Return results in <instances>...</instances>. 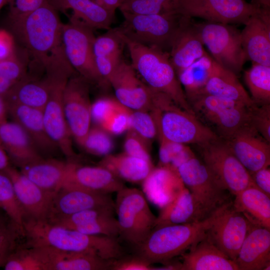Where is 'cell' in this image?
Returning a JSON list of instances; mask_svg holds the SVG:
<instances>
[{
	"label": "cell",
	"instance_id": "1",
	"mask_svg": "<svg viewBox=\"0 0 270 270\" xmlns=\"http://www.w3.org/2000/svg\"><path fill=\"white\" fill-rule=\"evenodd\" d=\"M11 32L44 68L46 76H70L74 70L65 54L63 24L58 11L48 2L34 11L8 21Z\"/></svg>",
	"mask_w": 270,
	"mask_h": 270
},
{
	"label": "cell",
	"instance_id": "2",
	"mask_svg": "<svg viewBox=\"0 0 270 270\" xmlns=\"http://www.w3.org/2000/svg\"><path fill=\"white\" fill-rule=\"evenodd\" d=\"M24 232L27 247L89 252L109 260H117L125 255L118 238L84 234L46 220H26Z\"/></svg>",
	"mask_w": 270,
	"mask_h": 270
},
{
	"label": "cell",
	"instance_id": "3",
	"mask_svg": "<svg viewBox=\"0 0 270 270\" xmlns=\"http://www.w3.org/2000/svg\"><path fill=\"white\" fill-rule=\"evenodd\" d=\"M120 34L129 52L131 64L143 82L150 88L169 96L184 110L194 114L170 62L168 52L132 42Z\"/></svg>",
	"mask_w": 270,
	"mask_h": 270
},
{
	"label": "cell",
	"instance_id": "4",
	"mask_svg": "<svg viewBox=\"0 0 270 270\" xmlns=\"http://www.w3.org/2000/svg\"><path fill=\"white\" fill-rule=\"evenodd\" d=\"M224 206L200 221L154 228L146 240L135 247L136 254L151 264H164L170 262L188 250L205 236Z\"/></svg>",
	"mask_w": 270,
	"mask_h": 270
},
{
	"label": "cell",
	"instance_id": "5",
	"mask_svg": "<svg viewBox=\"0 0 270 270\" xmlns=\"http://www.w3.org/2000/svg\"><path fill=\"white\" fill-rule=\"evenodd\" d=\"M151 89L150 111L156 124L158 138L198 146L219 138L194 114L178 106L166 94Z\"/></svg>",
	"mask_w": 270,
	"mask_h": 270
},
{
	"label": "cell",
	"instance_id": "6",
	"mask_svg": "<svg viewBox=\"0 0 270 270\" xmlns=\"http://www.w3.org/2000/svg\"><path fill=\"white\" fill-rule=\"evenodd\" d=\"M188 100L198 118L224 140L250 123L251 107L242 103L206 94Z\"/></svg>",
	"mask_w": 270,
	"mask_h": 270
},
{
	"label": "cell",
	"instance_id": "7",
	"mask_svg": "<svg viewBox=\"0 0 270 270\" xmlns=\"http://www.w3.org/2000/svg\"><path fill=\"white\" fill-rule=\"evenodd\" d=\"M116 193L115 212L120 237L136 247L152 230L156 216L150 210L142 191L124 186Z\"/></svg>",
	"mask_w": 270,
	"mask_h": 270
},
{
	"label": "cell",
	"instance_id": "8",
	"mask_svg": "<svg viewBox=\"0 0 270 270\" xmlns=\"http://www.w3.org/2000/svg\"><path fill=\"white\" fill-rule=\"evenodd\" d=\"M122 14L124 21L116 28L122 36L132 42L167 52L183 18L176 14Z\"/></svg>",
	"mask_w": 270,
	"mask_h": 270
},
{
	"label": "cell",
	"instance_id": "9",
	"mask_svg": "<svg viewBox=\"0 0 270 270\" xmlns=\"http://www.w3.org/2000/svg\"><path fill=\"white\" fill-rule=\"evenodd\" d=\"M184 186L191 192L203 218L232 200L204 162L194 155L177 168Z\"/></svg>",
	"mask_w": 270,
	"mask_h": 270
},
{
	"label": "cell",
	"instance_id": "10",
	"mask_svg": "<svg viewBox=\"0 0 270 270\" xmlns=\"http://www.w3.org/2000/svg\"><path fill=\"white\" fill-rule=\"evenodd\" d=\"M198 146L204 163L230 194L235 196L248 187L256 186L225 140L218 138Z\"/></svg>",
	"mask_w": 270,
	"mask_h": 270
},
{
	"label": "cell",
	"instance_id": "11",
	"mask_svg": "<svg viewBox=\"0 0 270 270\" xmlns=\"http://www.w3.org/2000/svg\"><path fill=\"white\" fill-rule=\"evenodd\" d=\"M95 38L93 30L76 18L71 16L69 22L63 24L62 40L70 64L90 84L104 88L108 85L100 76L94 62L93 44Z\"/></svg>",
	"mask_w": 270,
	"mask_h": 270
},
{
	"label": "cell",
	"instance_id": "12",
	"mask_svg": "<svg viewBox=\"0 0 270 270\" xmlns=\"http://www.w3.org/2000/svg\"><path fill=\"white\" fill-rule=\"evenodd\" d=\"M200 39L220 66L238 76L246 60L240 32L230 24L208 22L196 24Z\"/></svg>",
	"mask_w": 270,
	"mask_h": 270
},
{
	"label": "cell",
	"instance_id": "13",
	"mask_svg": "<svg viewBox=\"0 0 270 270\" xmlns=\"http://www.w3.org/2000/svg\"><path fill=\"white\" fill-rule=\"evenodd\" d=\"M260 10L246 0H177L176 13L208 22L244 24Z\"/></svg>",
	"mask_w": 270,
	"mask_h": 270
},
{
	"label": "cell",
	"instance_id": "14",
	"mask_svg": "<svg viewBox=\"0 0 270 270\" xmlns=\"http://www.w3.org/2000/svg\"><path fill=\"white\" fill-rule=\"evenodd\" d=\"M90 82L78 75L72 76L64 86L62 104L66 121L76 142L82 146L91 126Z\"/></svg>",
	"mask_w": 270,
	"mask_h": 270
},
{
	"label": "cell",
	"instance_id": "15",
	"mask_svg": "<svg viewBox=\"0 0 270 270\" xmlns=\"http://www.w3.org/2000/svg\"><path fill=\"white\" fill-rule=\"evenodd\" d=\"M252 224L232 206V201L222 209L206 236L218 248L235 261L240 246Z\"/></svg>",
	"mask_w": 270,
	"mask_h": 270
},
{
	"label": "cell",
	"instance_id": "16",
	"mask_svg": "<svg viewBox=\"0 0 270 270\" xmlns=\"http://www.w3.org/2000/svg\"><path fill=\"white\" fill-rule=\"evenodd\" d=\"M52 86L48 100L42 110L44 128L50 138L69 159L76 154L74 150L62 104L63 92L68 79L50 78Z\"/></svg>",
	"mask_w": 270,
	"mask_h": 270
},
{
	"label": "cell",
	"instance_id": "17",
	"mask_svg": "<svg viewBox=\"0 0 270 270\" xmlns=\"http://www.w3.org/2000/svg\"><path fill=\"white\" fill-rule=\"evenodd\" d=\"M90 209L115 212L114 201L110 194L96 192L64 183L54 196L46 220Z\"/></svg>",
	"mask_w": 270,
	"mask_h": 270
},
{
	"label": "cell",
	"instance_id": "18",
	"mask_svg": "<svg viewBox=\"0 0 270 270\" xmlns=\"http://www.w3.org/2000/svg\"><path fill=\"white\" fill-rule=\"evenodd\" d=\"M116 99L130 110L150 111L152 106V89L139 76L132 66L123 60L108 80Z\"/></svg>",
	"mask_w": 270,
	"mask_h": 270
},
{
	"label": "cell",
	"instance_id": "19",
	"mask_svg": "<svg viewBox=\"0 0 270 270\" xmlns=\"http://www.w3.org/2000/svg\"><path fill=\"white\" fill-rule=\"evenodd\" d=\"M226 141L250 174L270 166V142L264 139L250 123L242 127Z\"/></svg>",
	"mask_w": 270,
	"mask_h": 270
},
{
	"label": "cell",
	"instance_id": "20",
	"mask_svg": "<svg viewBox=\"0 0 270 270\" xmlns=\"http://www.w3.org/2000/svg\"><path fill=\"white\" fill-rule=\"evenodd\" d=\"M4 171L10 178L26 220H46L54 195L42 189L20 170L10 166Z\"/></svg>",
	"mask_w": 270,
	"mask_h": 270
},
{
	"label": "cell",
	"instance_id": "21",
	"mask_svg": "<svg viewBox=\"0 0 270 270\" xmlns=\"http://www.w3.org/2000/svg\"><path fill=\"white\" fill-rule=\"evenodd\" d=\"M43 270H108L114 260L89 252H70L45 247H30Z\"/></svg>",
	"mask_w": 270,
	"mask_h": 270
},
{
	"label": "cell",
	"instance_id": "22",
	"mask_svg": "<svg viewBox=\"0 0 270 270\" xmlns=\"http://www.w3.org/2000/svg\"><path fill=\"white\" fill-rule=\"evenodd\" d=\"M240 32L246 60L270 66V10L252 16Z\"/></svg>",
	"mask_w": 270,
	"mask_h": 270
},
{
	"label": "cell",
	"instance_id": "23",
	"mask_svg": "<svg viewBox=\"0 0 270 270\" xmlns=\"http://www.w3.org/2000/svg\"><path fill=\"white\" fill-rule=\"evenodd\" d=\"M204 46L196 24L191 18L183 16L168 52L176 74L206 52Z\"/></svg>",
	"mask_w": 270,
	"mask_h": 270
},
{
	"label": "cell",
	"instance_id": "24",
	"mask_svg": "<svg viewBox=\"0 0 270 270\" xmlns=\"http://www.w3.org/2000/svg\"><path fill=\"white\" fill-rule=\"evenodd\" d=\"M234 262L239 270H270V230L252 225Z\"/></svg>",
	"mask_w": 270,
	"mask_h": 270
},
{
	"label": "cell",
	"instance_id": "25",
	"mask_svg": "<svg viewBox=\"0 0 270 270\" xmlns=\"http://www.w3.org/2000/svg\"><path fill=\"white\" fill-rule=\"evenodd\" d=\"M64 183L110 194L126 186L122 180L102 166H82L71 160Z\"/></svg>",
	"mask_w": 270,
	"mask_h": 270
},
{
	"label": "cell",
	"instance_id": "26",
	"mask_svg": "<svg viewBox=\"0 0 270 270\" xmlns=\"http://www.w3.org/2000/svg\"><path fill=\"white\" fill-rule=\"evenodd\" d=\"M0 142L10 160L20 168L44 158L26 130L14 121L0 125Z\"/></svg>",
	"mask_w": 270,
	"mask_h": 270
},
{
	"label": "cell",
	"instance_id": "27",
	"mask_svg": "<svg viewBox=\"0 0 270 270\" xmlns=\"http://www.w3.org/2000/svg\"><path fill=\"white\" fill-rule=\"evenodd\" d=\"M182 255L180 270H239L236 262L218 248L206 235Z\"/></svg>",
	"mask_w": 270,
	"mask_h": 270
},
{
	"label": "cell",
	"instance_id": "28",
	"mask_svg": "<svg viewBox=\"0 0 270 270\" xmlns=\"http://www.w3.org/2000/svg\"><path fill=\"white\" fill-rule=\"evenodd\" d=\"M6 106L13 121L26 130L42 156L54 154L59 150L47 134L42 110L16 103Z\"/></svg>",
	"mask_w": 270,
	"mask_h": 270
},
{
	"label": "cell",
	"instance_id": "29",
	"mask_svg": "<svg viewBox=\"0 0 270 270\" xmlns=\"http://www.w3.org/2000/svg\"><path fill=\"white\" fill-rule=\"evenodd\" d=\"M142 184L146 198L160 209L184 187L177 172L162 166L154 168Z\"/></svg>",
	"mask_w": 270,
	"mask_h": 270
},
{
	"label": "cell",
	"instance_id": "30",
	"mask_svg": "<svg viewBox=\"0 0 270 270\" xmlns=\"http://www.w3.org/2000/svg\"><path fill=\"white\" fill-rule=\"evenodd\" d=\"M70 161L42 158L21 168L20 171L43 190L55 195L64 184Z\"/></svg>",
	"mask_w": 270,
	"mask_h": 270
},
{
	"label": "cell",
	"instance_id": "31",
	"mask_svg": "<svg viewBox=\"0 0 270 270\" xmlns=\"http://www.w3.org/2000/svg\"><path fill=\"white\" fill-rule=\"evenodd\" d=\"M58 11L71 10L72 16L76 18L93 30H109L114 14L106 10L94 0H48Z\"/></svg>",
	"mask_w": 270,
	"mask_h": 270
},
{
	"label": "cell",
	"instance_id": "32",
	"mask_svg": "<svg viewBox=\"0 0 270 270\" xmlns=\"http://www.w3.org/2000/svg\"><path fill=\"white\" fill-rule=\"evenodd\" d=\"M234 208L254 225L270 230V196L256 186H251L234 196Z\"/></svg>",
	"mask_w": 270,
	"mask_h": 270
},
{
	"label": "cell",
	"instance_id": "33",
	"mask_svg": "<svg viewBox=\"0 0 270 270\" xmlns=\"http://www.w3.org/2000/svg\"><path fill=\"white\" fill-rule=\"evenodd\" d=\"M71 228L90 235L120 237V231L114 213L104 209H90L73 214L70 218Z\"/></svg>",
	"mask_w": 270,
	"mask_h": 270
},
{
	"label": "cell",
	"instance_id": "34",
	"mask_svg": "<svg viewBox=\"0 0 270 270\" xmlns=\"http://www.w3.org/2000/svg\"><path fill=\"white\" fill-rule=\"evenodd\" d=\"M200 94H206L232 100L248 107L255 104L239 81L238 76L219 64L216 66Z\"/></svg>",
	"mask_w": 270,
	"mask_h": 270
},
{
	"label": "cell",
	"instance_id": "35",
	"mask_svg": "<svg viewBox=\"0 0 270 270\" xmlns=\"http://www.w3.org/2000/svg\"><path fill=\"white\" fill-rule=\"evenodd\" d=\"M51 86L52 81L46 76L36 79L28 74L3 97L6 104L16 103L42 110L48 100Z\"/></svg>",
	"mask_w": 270,
	"mask_h": 270
},
{
	"label": "cell",
	"instance_id": "36",
	"mask_svg": "<svg viewBox=\"0 0 270 270\" xmlns=\"http://www.w3.org/2000/svg\"><path fill=\"white\" fill-rule=\"evenodd\" d=\"M203 220L191 192L184 186L168 204L160 209L154 228Z\"/></svg>",
	"mask_w": 270,
	"mask_h": 270
},
{
	"label": "cell",
	"instance_id": "37",
	"mask_svg": "<svg viewBox=\"0 0 270 270\" xmlns=\"http://www.w3.org/2000/svg\"><path fill=\"white\" fill-rule=\"evenodd\" d=\"M98 165L107 169L122 181L141 184L154 168L152 162L124 152L110 154L103 156Z\"/></svg>",
	"mask_w": 270,
	"mask_h": 270
},
{
	"label": "cell",
	"instance_id": "38",
	"mask_svg": "<svg viewBox=\"0 0 270 270\" xmlns=\"http://www.w3.org/2000/svg\"><path fill=\"white\" fill-rule=\"evenodd\" d=\"M218 64L206 52L177 74L187 100L201 92Z\"/></svg>",
	"mask_w": 270,
	"mask_h": 270
},
{
	"label": "cell",
	"instance_id": "39",
	"mask_svg": "<svg viewBox=\"0 0 270 270\" xmlns=\"http://www.w3.org/2000/svg\"><path fill=\"white\" fill-rule=\"evenodd\" d=\"M244 78L256 104H270V66L252 62Z\"/></svg>",
	"mask_w": 270,
	"mask_h": 270
},
{
	"label": "cell",
	"instance_id": "40",
	"mask_svg": "<svg viewBox=\"0 0 270 270\" xmlns=\"http://www.w3.org/2000/svg\"><path fill=\"white\" fill-rule=\"evenodd\" d=\"M0 208L24 234L25 214L16 198L12 180L4 170L0 171Z\"/></svg>",
	"mask_w": 270,
	"mask_h": 270
},
{
	"label": "cell",
	"instance_id": "41",
	"mask_svg": "<svg viewBox=\"0 0 270 270\" xmlns=\"http://www.w3.org/2000/svg\"><path fill=\"white\" fill-rule=\"evenodd\" d=\"M28 76L26 66L16 54L0 61V96H4Z\"/></svg>",
	"mask_w": 270,
	"mask_h": 270
},
{
	"label": "cell",
	"instance_id": "42",
	"mask_svg": "<svg viewBox=\"0 0 270 270\" xmlns=\"http://www.w3.org/2000/svg\"><path fill=\"white\" fill-rule=\"evenodd\" d=\"M159 166H166L176 171L178 168L194 154L186 144L172 142L158 138Z\"/></svg>",
	"mask_w": 270,
	"mask_h": 270
},
{
	"label": "cell",
	"instance_id": "43",
	"mask_svg": "<svg viewBox=\"0 0 270 270\" xmlns=\"http://www.w3.org/2000/svg\"><path fill=\"white\" fill-rule=\"evenodd\" d=\"M111 134L98 126L90 127L81 146L90 154L104 156L114 148Z\"/></svg>",
	"mask_w": 270,
	"mask_h": 270
},
{
	"label": "cell",
	"instance_id": "44",
	"mask_svg": "<svg viewBox=\"0 0 270 270\" xmlns=\"http://www.w3.org/2000/svg\"><path fill=\"white\" fill-rule=\"evenodd\" d=\"M2 265L6 270H43L31 248L26 246L14 248Z\"/></svg>",
	"mask_w": 270,
	"mask_h": 270
},
{
	"label": "cell",
	"instance_id": "45",
	"mask_svg": "<svg viewBox=\"0 0 270 270\" xmlns=\"http://www.w3.org/2000/svg\"><path fill=\"white\" fill-rule=\"evenodd\" d=\"M129 116L130 129L150 144L158 136V128L150 111L130 110Z\"/></svg>",
	"mask_w": 270,
	"mask_h": 270
},
{
	"label": "cell",
	"instance_id": "46",
	"mask_svg": "<svg viewBox=\"0 0 270 270\" xmlns=\"http://www.w3.org/2000/svg\"><path fill=\"white\" fill-rule=\"evenodd\" d=\"M124 46V42L117 28H110L103 35L96 37L93 44L94 57L122 54Z\"/></svg>",
	"mask_w": 270,
	"mask_h": 270
},
{
	"label": "cell",
	"instance_id": "47",
	"mask_svg": "<svg viewBox=\"0 0 270 270\" xmlns=\"http://www.w3.org/2000/svg\"><path fill=\"white\" fill-rule=\"evenodd\" d=\"M20 229L10 218L0 212V264L14 248L18 236H23Z\"/></svg>",
	"mask_w": 270,
	"mask_h": 270
},
{
	"label": "cell",
	"instance_id": "48",
	"mask_svg": "<svg viewBox=\"0 0 270 270\" xmlns=\"http://www.w3.org/2000/svg\"><path fill=\"white\" fill-rule=\"evenodd\" d=\"M250 123L257 132L270 142V104L250 108Z\"/></svg>",
	"mask_w": 270,
	"mask_h": 270
},
{
	"label": "cell",
	"instance_id": "49",
	"mask_svg": "<svg viewBox=\"0 0 270 270\" xmlns=\"http://www.w3.org/2000/svg\"><path fill=\"white\" fill-rule=\"evenodd\" d=\"M124 146L125 153L152 162L150 154V144L130 129L127 131Z\"/></svg>",
	"mask_w": 270,
	"mask_h": 270
},
{
	"label": "cell",
	"instance_id": "50",
	"mask_svg": "<svg viewBox=\"0 0 270 270\" xmlns=\"http://www.w3.org/2000/svg\"><path fill=\"white\" fill-rule=\"evenodd\" d=\"M121 104L116 99L103 97L98 100L92 106V118L97 126H102Z\"/></svg>",
	"mask_w": 270,
	"mask_h": 270
},
{
	"label": "cell",
	"instance_id": "51",
	"mask_svg": "<svg viewBox=\"0 0 270 270\" xmlns=\"http://www.w3.org/2000/svg\"><path fill=\"white\" fill-rule=\"evenodd\" d=\"M129 112L130 109L122 106L102 128L111 134L118 135L128 131L130 128Z\"/></svg>",
	"mask_w": 270,
	"mask_h": 270
},
{
	"label": "cell",
	"instance_id": "52",
	"mask_svg": "<svg viewBox=\"0 0 270 270\" xmlns=\"http://www.w3.org/2000/svg\"><path fill=\"white\" fill-rule=\"evenodd\" d=\"M154 266L140 256H126L114 260L111 270H152Z\"/></svg>",
	"mask_w": 270,
	"mask_h": 270
},
{
	"label": "cell",
	"instance_id": "53",
	"mask_svg": "<svg viewBox=\"0 0 270 270\" xmlns=\"http://www.w3.org/2000/svg\"><path fill=\"white\" fill-rule=\"evenodd\" d=\"M48 2V0H16L8 6V21L26 15Z\"/></svg>",
	"mask_w": 270,
	"mask_h": 270
},
{
	"label": "cell",
	"instance_id": "54",
	"mask_svg": "<svg viewBox=\"0 0 270 270\" xmlns=\"http://www.w3.org/2000/svg\"><path fill=\"white\" fill-rule=\"evenodd\" d=\"M256 186L270 196V170L268 167L261 168L250 174Z\"/></svg>",
	"mask_w": 270,
	"mask_h": 270
},
{
	"label": "cell",
	"instance_id": "55",
	"mask_svg": "<svg viewBox=\"0 0 270 270\" xmlns=\"http://www.w3.org/2000/svg\"><path fill=\"white\" fill-rule=\"evenodd\" d=\"M14 41L10 33L5 30H0V61L8 58L14 52Z\"/></svg>",
	"mask_w": 270,
	"mask_h": 270
},
{
	"label": "cell",
	"instance_id": "56",
	"mask_svg": "<svg viewBox=\"0 0 270 270\" xmlns=\"http://www.w3.org/2000/svg\"><path fill=\"white\" fill-rule=\"evenodd\" d=\"M98 4L110 12L115 14L116 9L119 8L123 0H94Z\"/></svg>",
	"mask_w": 270,
	"mask_h": 270
},
{
	"label": "cell",
	"instance_id": "57",
	"mask_svg": "<svg viewBox=\"0 0 270 270\" xmlns=\"http://www.w3.org/2000/svg\"><path fill=\"white\" fill-rule=\"evenodd\" d=\"M10 166V158L0 142V171H4Z\"/></svg>",
	"mask_w": 270,
	"mask_h": 270
},
{
	"label": "cell",
	"instance_id": "58",
	"mask_svg": "<svg viewBox=\"0 0 270 270\" xmlns=\"http://www.w3.org/2000/svg\"><path fill=\"white\" fill-rule=\"evenodd\" d=\"M8 108L4 97L0 96V125L6 122Z\"/></svg>",
	"mask_w": 270,
	"mask_h": 270
},
{
	"label": "cell",
	"instance_id": "59",
	"mask_svg": "<svg viewBox=\"0 0 270 270\" xmlns=\"http://www.w3.org/2000/svg\"><path fill=\"white\" fill-rule=\"evenodd\" d=\"M250 3L259 9L270 10V0H252Z\"/></svg>",
	"mask_w": 270,
	"mask_h": 270
},
{
	"label": "cell",
	"instance_id": "60",
	"mask_svg": "<svg viewBox=\"0 0 270 270\" xmlns=\"http://www.w3.org/2000/svg\"><path fill=\"white\" fill-rule=\"evenodd\" d=\"M8 0H0V10L2 8L7 4Z\"/></svg>",
	"mask_w": 270,
	"mask_h": 270
}]
</instances>
